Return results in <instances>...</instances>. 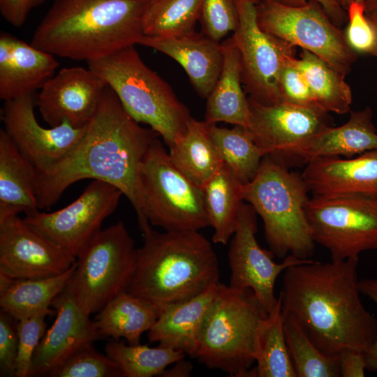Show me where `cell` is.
<instances>
[{
    "label": "cell",
    "instance_id": "1",
    "mask_svg": "<svg viewBox=\"0 0 377 377\" xmlns=\"http://www.w3.org/2000/svg\"><path fill=\"white\" fill-rule=\"evenodd\" d=\"M158 137L151 128L142 127L134 120L107 86L79 142L57 163L36 170L38 208H50L80 180H101L114 186L128 198L142 231L150 227L144 214L139 169Z\"/></svg>",
    "mask_w": 377,
    "mask_h": 377
},
{
    "label": "cell",
    "instance_id": "2",
    "mask_svg": "<svg viewBox=\"0 0 377 377\" xmlns=\"http://www.w3.org/2000/svg\"><path fill=\"white\" fill-rule=\"evenodd\" d=\"M359 258L312 260L283 272L279 294L284 316L293 318L325 354L346 348L367 353L377 337V319L360 299Z\"/></svg>",
    "mask_w": 377,
    "mask_h": 377
},
{
    "label": "cell",
    "instance_id": "3",
    "mask_svg": "<svg viewBox=\"0 0 377 377\" xmlns=\"http://www.w3.org/2000/svg\"><path fill=\"white\" fill-rule=\"evenodd\" d=\"M150 0H54L31 44L54 56L93 61L139 44Z\"/></svg>",
    "mask_w": 377,
    "mask_h": 377
},
{
    "label": "cell",
    "instance_id": "4",
    "mask_svg": "<svg viewBox=\"0 0 377 377\" xmlns=\"http://www.w3.org/2000/svg\"><path fill=\"white\" fill-rule=\"evenodd\" d=\"M135 269L126 291L159 312L219 282L216 254L199 231H142Z\"/></svg>",
    "mask_w": 377,
    "mask_h": 377
},
{
    "label": "cell",
    "instance_id": "5",
    "mask_svg": "<svg viewBox=\"0 0 377 377\" xmlns=\"http://www.w3.org/2000/svg\"><path fill=\"white\" fill-rule=\"evenodd\" d=\"M309 192L302 174L268 155L243 186V200L261 217L265 240L279 258L309 259L313 254L316 243L306 214Z\"/></svg>",
    "mask_w": 377,
    "mask_h": 377
},
{
    "label": "cell",
    "instance_id": "6",
    "mask_svg": "<svg viewBox=\"0 0 377 377\" xmlns=\"http://www.w3.org/2000/svg\"><path fill=\"white\" fill-rule=\"evenodd\" d=\"M115 93L138 123L156 132L170 147L191 118L170 86L142 60L134 46L87 62Z\"/></svg>",
    "mask_w": 377,
    "mask_h": 377
},
{
    "label": "cell",
    "instance_id": "7",
    "mask_svg": "<svg viewBox=\"0 0 377 377\" xmlns=\"http://www.w3.org/2000/svg\"><path fill=\"white\" fill-rule=\"evenodd\" d=\"M267 315L251 290L219 283L201 329L196 359L232 377H252L254 334Z\"/></svg>",
    "mask_w": 377,
    "mask_h": 377
},
{
    "label": "cell",
    "instance_id": "8",
    "mask_svg": "<svg viewBox=\"0 0 377 377\" xmlns=\"http://www.w3.org/2000/svg\"><path fill=\"white\" fill-rule=\"evenodd\" d=\"M139 181L150 225L165 231H199L209 226L202 188L173 164L158 138L140 163Z\"/></svg>",
    "mask_w": 377,
    "mask_h": 377
},
{
    "label": "cell",
    "instance_id": "9",
    "mask_svg": "<svg viewBox=\"0 0 377 377\" xmlns=\"http://www.w3.org/2000/svg\"><path fill=\"white\" fill-rule=\"evenodd\" d=\"M137 249L121 221L101 230L77 256L65 289L87 315L98 312L126 291L133 276Z\"/></svg>",
    "mask_w": 377,
    "mask_h": 377
},
{
    "label": "cell",
    "instance_id": "10",
    "mask_svg": "<svg viewBox=\"0 0 377 377\" xmlns=\"http://www.w3.org/2000/svg\"><path fill=\"white\" fill-rule=\"evenodd\" d=\"M257 10L258 24L266 32L314 54L345 75L351 70L357 54L318 3L261 0Z\"/></svg>",
    "mask_w": 377,
    "mask_h": 377
},
{
    "label": "cell",
    "instance_id": "11",
    "mask_svg": "<svg viewBox=\"0 0 377 377\" xmlns=\"http://www.w3.org/2000/svg\"><path fill=\"white\" fill-rule=\"evenodd\" d=\"M306 214L315 243L333 262L377 249V202L353 197L309 198Z\"/></svg>",
    "mask_w": 377,
    "mask_h": 377
},
{
    "label": "cell",
    "instance_id": "12",
    "mask_svg": "<svg viewBox=\"0 0 377 377\" xmlns=\"http://www.w3.org/2000/svg\"><path fill=\"white\" fill-rule=\"evenodd\" d=\"M257 0H237L239 22L232 38L239 50L242 83L250 98L265 105L283 102L279 75L295 56L290 43L264 31L258 21Z\"/></svg>",
    "mask_w": 377,
    "mask_h": 377
},
{
    "label": "cell",
    "instance_id": "13",
    "mask_svg": "<svg viewBox=\"0 0 377 377\" xmlns=\"http://www.w3.org/2000/svg\"><path fill=\"white\" fill-rule=\"evenodd\" d=\"M122 195L114 186L94 180L65 207L48 213L36 209L26 213L24 220L77 258L102 230L103 222L114 212Z\"/></svg>",
    "mask_w": 377,
    "mask_h": 377
},
{
    "label": "cell",
    "instance_id": "14",
    "mask_svg": "<svg viewBox=\"0 0 377 377\" xmlns=\"http://www.w3.org/2000/svg\"><path fill=\"white\" fill-rule=\"evenodd\" d=\"M256 214L251 205L241 204L228 251L229 286L251 290L261 308L268 314L278 301L274 286L279 276L289 267L313 260L288 255L281 263L274 261L273 253L262 249L258 243Z\"/></svg>",
    "mask_w": 377,
    "mask_h": 377
},
{
    "label": "cell",
    "instance_id": "15",
    "mask_svg": "<svg viewBox=\"0 0 377 377\" xmlns=\"http://www.w3.org/2000/svg\"><path fill=\"white\" fill-rule=\"evenodd\" d=\"M77 258L18 215L0 220V274L34 279L61 274Z\"/></svg>",
    "mask_w": 377,
    "mask_h": 377
},
{
    "label": "cell",
    "instance_id": "16",
    "mask_svg": "<svg viewBox=\"0 0 377 377\" xmlns=\"http://www.w3.org/2000/svg\"><path fill=\"white\" fill-rule=\"evenodd\" d=\"M1 119L5 131L37 170L66 155L82 139L87 126L75 128L67 122L42 126L35 116L34 94L6 101Z\"/></svg>",
    "mask_w": 377,
    "mask_h": 377
},
{
    "label": "cell",
    "instance_id": "17",
    "mask_svg": "<svg viewBox=\"0 0 377 377\" xmlns=\"http://www.w3.org/2000/svg\"><path fill=\"white\" fill-rule=\"evenodd\" d=\"M107 86L89 67L63 68L40 89L36 105L50 126L67 122L82 128L94 116Z\"/></svg>",
    "mask_w": 377,
    "mask_h": 377
},
{
    "label": "cell",
    "instance_id": "18",
    "mask_svg": "<svg viewBox=\"0 0 377 377\" xmlns=\"http://www.w3.org/2000/svg\"><path fill=\"white\" fill-rule=\"evenodd\" d=\"M248 99V128L266 156L275 158L330 126L328 112L316 105L303 106L286 102L265 105L250 97Z\"/></svg>",
    "mask_w": 377,
    "mask_h": 377
},
{
    "label": "cell",
    "instance_id": "19",
    "mask_svg": "<svg viewBox=\"0 0 377 377\" xmlns=\"http://www.w3.org/2000/svg\"><path fill=\"white\" fill-rule=\"evenodd\" d=\"M51 306L57 316L35 350L29 376H47L75 352L104 337L65 288Z\"/></svg>",
    "mask_w": 377,
    "mask_h": 377
},
{
    "label": "cell",
    "instance_id": "20",
    "mask_svg": "<svg viewBox=\"0 0 377 377\" xmlns=\"http://www.w3.org/2000/svg\"><path fill=\"white\" fill-rule=\"evenodd\" d=\"M302 176L313 196L377 202V149L352 158H316L306 164Z\"/></svg>",
    "mask_w": 377,
    "mask_h": 377
},
{
    "label": "cell",
    "instance_id": "21",
    "mask_svg": "<svg viewBox=\"0 0 377 377\" xmlns=\"http://www.w3.org/2000/svg\"><path fill=\"white\" fill-rule=\"evenodd\" d=\"M377 149V131L369 107L350 112L348 120L338 127L328 126L274 158L288 167L290 163L307 164L323 157L352 158Z\"/></svg>",
    "mask_w": 377,
    "mask_h": 377
},
{
    "label": "cell",
    "instance_id": "22",
    "mask_svg": "<svg viewBox=\"0 0 377 377\" xmlns=\"http://www.w3.org/2000/svg\"><path fill=\"white\" fill-rule=\"evenodd\" d=\"M139 45L155 49L176 61L185 71L197 94L207 98L223 61L222 44L195 31L172 36L144 35Z\"/></svg>",
    "mask_w": 377,
    "mask_h": 377
},
{
    "label": "cell",
    "instance_id": "23",
    "mask_svg": "<svg viewBox=\"0 0 377 377\" xmlns=\"http://www.w3.org/2000/svg\"><path fill=\"white\" fill-rule=\"evenodd\" d=\"M54 56L15 36L0 34V98L5 102L40 89L55 74Z\"/></svg>",
    "mask_w": 377,
    "mask_h": 377
},
{
    "label": "cell",
    "instance_id": "24",
    "mask_svg": "<svg viewBox=\"0 0 377 377\" xmlns=\"http://www.w3.org/2000/svg\"><path fill=\"white\" fill-rule=\"evenodd\" d=\"M161 311L148 331L150 343L181 351L196 358L201 329L216 295L219 284Z\"/></svg>",
    "mask_w": 377,
    "mask_h": 377
},
{
    "label": "cell",
    "instance_id": "25",
    "mask_svg": "<svg viewBox=\"0 0 377 377\" xmlns=\"http://www.w3.org/2000/svg\"><path fill=\"white\" fill-rule=\"evenodd\" d=\"M36 169L0 130V220L38 209Z\"/></svg>",
    "mask_w": 377,
    "mask_h": 377
},
{
    "label": "cell",
    "instance_id": "26",
    "mask_svg": "<svg viewBox=\"0 0 377 377\" xmlns=\"http://www.w3.org/2000/svg\"><path fill=\"white\" fill-rule=\"evenodd\" d=\"M223 61L219 77L207 98L205 121L226 122L248 128L250 110L249 99L242 88L240 55L230 37L221 43Z\"/></svg>",
    "mask_w": 377,
    "mask_h": 377
},
{
    "label": "cell",
    "instance_id": "27",
    "mask_svg": "<svg viewBox=\"0 0 377 377\" xmlns=\"http://www.w3.org/2000/svg\"><path fill=\"white\" fill-rule=\"evenodd\" d=\"M76 263L65 272L50 277L20 279L0 274L1 309L17 320L50 309L52 301L68 284Z\"/></svg>",
    "mask_w": 377,
    "mask_h": 377
},
{
    "label": "cell",
    "instance_id": "28",
    "mask_svg": "<svg viewBox=\"0 0 377 377\" xmlns=\"http://www.w3.org/2000/svg\"><path fill=\"white\" fill-rule=\"evenodd\" d=\"M168 153L173 164L201 188L223 164L210 137L208 124L192 117Z\"/></svg>",
    "mask_w": 377,
    "mask_h": 377
},
{
    "label": "cell",
    "instance_id": "29",
    "mask_svg": "<svg viewBox=\"0 0 377 377\" xmlns=\"http://www.w3.org/2000/svg\"><path fill=\"white\" fill-rule=\"evenodd\" d=\"M159 316L151 304L128 291L110 300L94 320L103 336L114 340L126 339L131 345L139 344L141 335L148 332Z\"/></svg>",
    "mask_w": 377,
    "mask_h": 377
},
{
    "label": "cell",
    "instance_id": "30",
    "mask_svg": "<svg viewBox=\"0 0 377 377\" xmlns=\"http://www.w3.org/2000/svg\"><path fill=\"white\" fill-rule=\"evenodd\" d=\"M243 186L223 164L202 188L209 226L214 229L212 239L215 244H226L235 231L239 209L244 201Z\"/></svg>",
    "mask_w": 377,
    "mask_h": 377
},
{
    "label": "cell",
    "instance_id": "31",
    "mask_svg": "<svg viewBox=\"0 0 377 377\" xmlns=\"http://www.w3.org/2000/svg\"><path fill=\"white\" fill-rule=\"evenodd\" d=\"M284 317L281 300L262 318L256 327L253 339V355L256 366L253 377H297L284 334Z\"/></svg>",
    "mask_w": 377,
    "mask_h": 377
},
{
    "label": "cell",
    "instance_id": "32",
    "mask_svg": "<svg viewBox=\"0 0 377 377\" xmlns=\"http://www.w3.org/2000/svg\"><path fill=\"white\" fill-rule=\"evenodd\" d=\"M297 63L313 94L315 103L327 112L350 111L353 101L346 75L314 54L302 50Z\"/></svg>",
    "mask_w": 377,
    "mask_h": 377
},
{
    "label": "cell",
    "instance_id": "33",
    "mask_svg": "<svg viewBox=\"0 0 377 377\" xmlns=\"http://www.w3.org/2000/svg\"><path fill=\"white\" fill-rule=\"evenodd\" d=\"M208 124V123H207ZM210 137L223 163L244 184L256 176L265 154L248 128H232L208 124Z\"/></svg>",
    "mask_w": 377,
    "mask_h": 377
},
{
    "label": "cell",
    "instance_id": "34",
    "mask_svg": "<svg viewBox=\"0 0 377 377\" xmlns=\"http://www.w3.org/2000/svg\"><path fill=\"white\" fill-rule=\"evenodd\" d=\"M105 354L119 367L122 377H151L161 376L171 364L182 360L181 351L158 346L126 344L114 340L108 343Z\"/></svg>",
    "mask_w": 377,
    "mask_h": 377
},
{
    "label": "cell",
    "instance_id": "35",
    "mask_svg": "<svg viewBox=\"0 0 377 377\" xmlns=\"http://www.w3.org/2000/svg\"><path fill=\"white\" fill-rule=\"evenodd\" d=\"M202 0H152L144 17L145 36H172L194 31Z\"/></svg>",
    "mask_w": 377,
    "mask_h": 377
},
{
    "label": "cell",
    "instance_id": "36",
    "mask_svg": "<svg viewBox=\"0 0 377 377\" xmlns=\"http://www.w3.org/2000/svg\"><path fill=\"white\" fill-rule=\"evenodd\" d=\"M284 334L297 377H338L339 356L323 353L297 322L284 316Z\"/></svg>",
    "mask_w": 377,
    "mask_h": 377
},
{
    "label": "cell",
    "instance_id": "37",
    "mask_svg": "<svg viewBox=\"0 0 377 377\" xmlns=\"http://www.w3.org/2000/svg\"><path fill=\"white\" fill-rule=\"evenodd\" d=\"M47 376L51 377H122L118 365L106 354L95 350L93 344L83 347Z\"/></svg>",
    "mask_w": 377,
    "mask_h": 377
},
{
    "label": "cell",
    "instance_id": "38",
    "mask_svg": "<svg viewBox=\"0 0 377 377\" xmlns=\"http://www.w3.org/2000/svg\"><path fill=\"white\" fill-rule=\"evenodd\" d=\"M51 313L52 310L47 309L17 321L18 350L15 376H29L35 350L46 332L45 318Z\"/></svg>",
    "mask_w": 377,
    "mask_h": 377
},
{
    "label": "cell",
    "instance_id": "39",
    "mask_svg": "<svg viewBox=\"0 0 377 377\" xmlns=\"http://www.w3.org/2000/svg\"><path fill=\"white\" fill-rule=\"evenodd\" d=\"M200 20L202 33L219 42L237 27V0H202Z\"/></svg>",
    "mask_w": 377,
    "mask_h": 377
},
{
    "label": "cell",
    "instance_id": "40",
    "mask_svg": "<svg viewBox=\"0 0 377 377\" xmlns=\"http://www.w3.org/2000/svg\"><path fill=\"white\" fill-rule=\"evenodd\" d=\"M346 10L348 23L343 35L348 45L356 54L375 55L377 32L373 22L366 15L364 2L353 1Z\"/></svg>",
    "mask_w": 377,
    "mask_h": 377
},
{
    "label": "cell",
    "instance_id": "41",
    "mask_svg": "<svg viewBox=\"0 0 377 377\" xmlns=\"http://www.w3.org/2000/svg\"><path fill=\"white\" fill-rule=\"evenodd\" d=\"M279 89L283 102L303 106L316 105L311 90L295 56L288 57L281 68Z\"/></svg>",
    "mask_w": 377,
    "mask_h": 377
},
{
    "label": "cell",
    "instance_id": "42",
    "mask_svg": "<svg viewBox=\"0 0 377 377\" xmlns=\"http://www.w3.org/2000/svg\"><path fill=\"white\" fill-rule=\"evenodd\" d=\"M17 321L10 314L0 311V376H15L18 350Z\"/></svg>",
    "mask_w": 377,
    "mask_h": 377
},
{
    "label": "cell",
    "instance_id": "43",
    "mask_svg": "<svg viewBox=\"0 0 377 377\" xmlns=\"http://www.w3.org/2000/svg\"><path fill=\"white\" fill-rule=\"evenodd\" d=\"M45 0H0V12L11 25L20 27L27 20L30 12Z\"/></svg>",
    "mask_w": 377,
    "mask_h": 377
},
{
    "label": "cell",
    "instance_id": "44",
    "mask_svg": "<svg viewBox=\"0 0 377 377\" xmlns=\"http://www.w3.org/2000/svg\"><path fill=\"white\" fill-rule=\"evenodd\" d=\"M339 356V369L342 377H364L367 369L365 355L361 351L346 348Z\"/></svg>",
    "mask_w": 377,
    "mask_h": 377
},
{
    "label": "cell",
    "instance_id": "45",
    "mask_svg": "<svg viewBox=\"0 0 377 377\" xmlns=\"http://www.w3.org/2000/svg\"><path fill=\"white\" fill-rule=\"evenodd\" d=\"M359 289L362 294L369 297L377 306V278L360 280ZM364 355L367 369L377 371V337L370 350Z\"/></svg>",
    "mask_w": 377,
    "mask_h": 377
},
{
    "label": "cell",
    "instance_id": "46",
    "mask_svg": "<svg viewBox=\"0 0 377 377\" xmlns=\"http://www.w3.org/2000/svg\"><path fill=\"white\" fill-rule=\"evenodd\" d=\"M293 6H301L309 1L318 3L335 24H340L345 20L343 8L337 0H277Z\"/></svg>",
    "mask_w": 377,
    "mask_h": 377
},
{
    "label": "cell",
    "instance_id": "47",
    "mask_svg": "<svg viewBox=\"0 0 377 377\" xmlns=\"http://www.w3.org/2000/svg\"><path fill=\"white\" fill-rule=\"evenodd\" d=\"M192 370L191 362L184 361V359L175 362L171 369H165L160 376L165 377H179L190 376Z\"/></svg>",
    "mask_w": 377,
    "mask_h": 377
},
{
    "label": "cell",
    "instance_id": "48",
    "mask_svg": "<svg viewBox=\"0 0 377 377\" xmlns=\"http://www.w3.org/2000/svg\"><path fill=\"white\" fill-rule=\"evenodd\" d=\"M364 9L367 16L377 13V0H364Z\"/></svg>",
    "mask_w": 377,
    "mask_h": 377
},
{
    "label": "cell",
    "instance_id": "49",
    "mask_svg": "<svg viewBox=\"0 0 377 377\" xmlns=\"http://www.w3.org/2000/svg\"><path fill=\"white\" fill-rule=\"evenodd\" d=\"M337 1L343 8H347L348 6L353 1H360V2L364 1V0H337Z\"/></svg>",
    "mask_w": 377,
    "mask_h": 377
},
{
    "label": "cell",
    "instance_id": "50",
    "mask_svg": "<svg viewBox=\"0 0 377 377\" xmlns=\"http://www.w3.org/2000/svg\"><path fill=\"white\" fill-rule=\"evenodd\" d=\"M371 20V21L373 22L375 27H376V32H377V13L374 15H371V16H368ZM375 56L377 57V47H376V53H375Z\"/></svg>",
    "mask_w": 377,
    "mask_h": 377
},
{
    "label": "cell",
    "instance_id": "51",
    "mask_svg": "<svg viewBox=\"0 0 377 377\" xmlns=\"http://www.w3.org/2000/svg\"><path fill=\"white\" fill-rule=\"evenodd\" d=\"M150 1H152V0H150Z\"/></svg>",
    "mask_w": 377,
    "mask_h": 377
}]
</instances>
